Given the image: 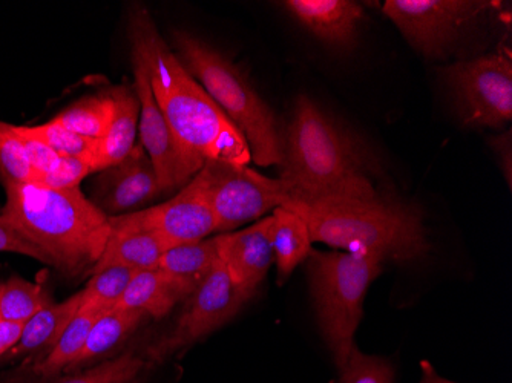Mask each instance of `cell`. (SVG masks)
Returning a JSON list of instances; mask_svg holds the SVG:
<instances>
[{
	"label": "cell",
	"mask_w": 512,
	"mask_h": 383,
	"mask_svg": "<svg viewBox=\"0 0 512 383\" xmlns=\"http://www.w3.org/2000/svg\"><path fill=\"white\" fill-rule=\"evenodd\" d=\"M129 39L145 60L155 100L178 146L197 172L207 160L247 166L252 155L246 138L181 65L143 8L129 17Z\"/></svg>",
	"instance_id": "cell-1"
},
{
	"label": "cell",
	"mask_w": 512,
	"mask_h": 383,
	"mask_svg": "<svg viewBox=\"0 0 512 383\" xmlns=\"http://www.w3.org/2000/svg\"><path fill=\"white\" fill-rule=\"evenodd\" d=\"M373 166L367 149L352 132L306 95L299 97L284 135L279 175L290 206L332 198L378 197Z\"/></svg>",
	"instance_id": "cell-2"
},
{
	"label": "cell",
	"mask_w": 512,
	"mask_h": 383,
	"mask_svg": "<svg viewBox=\"0 0 512 383\" xmlns=\"http://www.w3.org/2000/svg\"><path fill=\"white\" fill-rule=\"evenodd\" d=\"M5 190L0 223L42 250L50 266L66 278L91 275L111 235L105 212L80 189L22 183L7 184Z\"/></svg>",
	"instance_id": "cell-3"
},
{
	"label": "cell",
	"mask_w": 512,
	"mask_h": 383,
	"mask_svg": "<svg viewBox=\"0 0 512 383\" xmlns=\"http://www.w3.org/2000/svg\"><path fill=\"white\" fill-rule=\"evenodd\" d=\"M289 209L304 218L312 241L333 249L396 262L416 261L430 252L421 210L393 198H332Z\"/></svg>",
	"instance_id": "cell-4"
},
{
	"label": "cell",
	"mask_w": 512,
	"mask_h": 383,
	"mask_svg": "<svg viewBox=\"0 0 512 383\" xmlns=\"http://www.w3.org/2000/svg\"><path fill=\"white\" fill-rule=\"evenodd\" d=\"M174 45L181 65L246 138L252 160L258 166H281L284 135L272 109L240 69L214 46L186 31H175Z\"/></svg>",
	"instance_id": "cell-5"
},
{
	"label": "cell",
	"mask_w": 512,
	"mask_h": 383,
	"mask_svg": "<svg viewBox=\"0 0 512 383\" xmlns=\"http://www.w3.org/2000/svg\"><path fill=\"white\" fill-rule=\"evenodd\" d=\"M307 262L322 338L341 368L355 347L368 287L381 275L385 261L365 253L312 250Z\"/></svg>",
	"instance_id": "cell-6"
},
{
	"label": "cell",
	"mask_w": 512,
	"mask_h": 383,
	"mask_svg": "<svg viewBox=\"0 0 512 383\" xmlns=\"http://www.w3.org/2000/svg\"><path fill=\"white\" fill-rule=\"evenodd\" d=\"M195 180L217 218L218 230H230L258 220L290 198L279 178L264 177L250 167L207 160Z\"/></svg>",
	"instance_id": "cell-7"
},
{
	"label": "cell",
	"mask_w": 512,
	"mask_h": 383,
	"mask_svg": "<svg viewBox=\"0 0 512 383\" xmlns=\"http://www.w3.org/2000/svg\"><path fill=\"white\" fill-rule=\"evenodd\" d=\"M247 301L249 298L230 279L226 267L218 259L211 273L184 301L183 311L175 321L174 328L149 345L146 365L161 364L214 333L237 316Z\"/></svg>",
	"instance_id": "cell-8"
},
{
	"label": "cell",
	"mask_w": 512,
	"mask_h": 383,
	"mask_svg": "<svg viewBox=\"0 0 512 383\" xmlns=\"http://www.w3.org/2000/svg\"><path fill=\"white\" fill-rule=\"evenodd\" d=\"M442 77L456 97L463 123L497 128L512 118V62L509 51L454 63Z\"/></svg>",
	"instance_id": "cell-9"
},
{
	"label": "cell",
	"mask_w": 512,
	"mask_h": 383,
	"mask_svg": "<svg viewBox=\"0 0 512 383\" xmlns=\"http://www.w3.org/2000/svg\"><path fill=\"white\" fill-rule=\"evenodd\" d=\"M490 7V2L471 0H387L382 11L414 50L427 57H442Z\"/></svg>",
	"instance_id": "cell-10"
},
{
	"label": "cell",
	"mask_w": 512,
	"mask_h": 383,
	"mask_svg": "<svg viewBox=\"0 0 512 383\" xmlns=\"http://www.w3.org/2000/svg\"><path fill=\"white\" fill-rule=\"evenodd\" d=\"M109 224L114 235L155 232L165 236L174 246L197 243L218 230L217 218L195 178L181 187L172 200L109 217Z\"/></svg>",
	"instance_id": "cell-11"
},
{
	"label": "cell",
	"mask_w": 512,
	"mask_h": 383,
	"mask_svg": "<svg viewBox=\"0 0 512 383\" xmlns=\"http://www.w3.org/2000/svg\"><path fill=\"white\" fill-rule=\"evenodd\" d=\"M132 62L134 89L140 102V145L154 164L161 194H171L172 190L184 187V183H188L189 178H194L198 172L178 146L165 115L155 100L142 54L132 50Z\"/></svg>",
	"instance_id": "cell-12"
},
{
	"label": "cell",
	"mask_w": 512,
	"mask_h": 383,
	"mask_svg": "<svg viewBox=\"0 0 512 383\" xmlns=\"http://www.w3.org/2000/svg\"><path fill=\"white\" fill-rule=\"evenodd\" d=\"M158 195L161 189L154 164L143 146L135 145L120 163L99 172L89 200L108 217H117L154 201Z\"/></svg>",
	"instance_id": "cell-13"
},
{
	"label": "cell",
	"mask_w": 512,
	"mask_h": 383,
	"mask_svg": "<svg viewBox=\"0 0 512 383\" xmlns=\"http://www.w3.org/2000/svg\"><path fill=\"white\" fill-rule=\"evenodd\" d=\"M218 256L238 289L252 298L275 262L270 215L253 226L217 236Z\"/></svg>",
	"instance_id": "cell-14"
},
{
	"label": "cell",
	"mask_w": 512,
	"mask_h": 383,
	"mask_svg": "<svg viewBox=\"0 0 512 383\" xmlns=\"http://www.w3.org/2000/svg\"><path fill=\"white\" fill-rule=\"evenodd\" d=\"M284 8L319 40L339 48L355 43L364 10L352 0H287Z\"/></svg>",
	"instance_id": "cell-15"
},
{
	"label": "cell",
	"mask_w": 512,
	"mask_h": 383,
	"mask_svg": "<svg viewBox=\"0 0 512 383\" xmlns=\"http://www.w3.org/2000/svg\"><path fill=\"white\" fill-rule=\"evenodd\" d=\"M108 92L114 102V115L105 137L97 145V152L92 160L94 174L128 157L137 140L140 102L134 86H112Z\"/></svg>",
	"instance_id": "cell-16"
},
{
	"label": "cell",
	"mask_w": 512,
	"mask_h": 383,
	"mask_svg": "<svg viewBox=\"0 0 512 383\" xmlns=\"http://www.w3.org/2000/svg\"><path fill=\"white\" fill-rule=\"evenodd\" d=\"M82 302L83 290H79L76 295L69 296L65 301L59 304L53 302L36 313L23 325L22 336L16 347L7 354L8 359L23 356L37 357V361L43 359L62 338L63 331L77 315Z\"/></svg>",
	"instance_id": "cell-17"
},
{
	"label": "cell",
	"mask_w": 512,
	"mask_h": 383,
	"mask_svg": "<svg viewBox=\"0 0 512 383\" xmlns=\"http://www.w3.org/2000/svg\"><path fill=\"white\" fill-rule=\"evenodd\" d=\"M191 295L177 279L158 269L143 270L129 282L114 308L134 310L146 318L161 319L171 313L172 308L186 301Z\"/></svg>",
	"instance_id": "cell-18"
},
{
	"label": "cell",
	"mask_w": 512,
	"mask_h": 383,
	"mask_svg": "<svg viewBox=\"0 0 512 383\" xmlns=\"http://www.w3.org/2000/svg\"><path fill=\"white\" fill-rule=\"evenodd\" d=\"M172 247H175L174 244L160 233H111L91 275L108 267H128L138 272L157 269L160 259Z\"/></svg>",
	"instance_id": "cell-19"
},
{
	"label": "cell",
	"mask_w": 512,
	"mask_h": 383,
	"mask_svg": "<svg viewBox=\"0 0 512 383\" xmlns=\"http://www.w3.org/2000/svg\"><path fill=\"white\" fill-rule=\"evenodd\" d=\"M270 238L278 270V284L281 285L301 262L309 258L313 250L312 236L299 213L276 207L270 215Z\"/></svg>",
	"instance_id": "cell-20"
},
{
	"label": "cell",
	"mask_w": 512,
	"mask_h": 383,
	"mask_svg": "<svg viewBox=\"0 0 512 383\" xmlns=\"http://www.w3.org/2000/svg\"><path fill=\"white\" fill-rule=\"evenodd\" d=\"M108 311L105 308L86 305L82 302V307L77 311L73 321L69 322L68 327L63 331L62 338L54 345L53 350L40 361L34 362L33 374L51 379L57 374L66 373L82 351L92 325L96 324Z\"/></svg>",
	"instance_id": "cell-21"
},
{
	"label": "cell",
	"mask_w": 512,
	"mask_h": 383,
	"mask_svg": "<svg viewBox=\"0 0 512 383\" xmlns=\"http://www.w3.org/2000/svg\"><path fill=\"white\" fill-rule=\"evenodd\" d=\"M218 259L220 256H218V241L215 236L211 239H201L197 243L172 247L160 259L157 269L177 279L192 293L211 273Z\"/></svg>",
	"instance_id": "cell-22"
},
{
	"label": "cell",
	"mask_w": 512,
	"mask_h": 383,
	"mask_svg": "<svg viewBox=\"0 0 512 383\" xmlns=\"http://www.w3.org/2000/svg\"><path fill=\"white\" fill-rule=\"evenodd\" d=\"M145 319L146 316L138 311L123 310V308L109 310L96 324L92 325L88 339H86L79 356L76 357V361L69 367L68 373L111 353L114 348L123 344L129 334Z\"/></svg>",
	"instance_id": "cell-23"
},
{
	"label": "cell",
	"mask_w": 512,
	"mask_h": 383,
	"mask_svg": "<svg viewBox=\"0 0 512 383\" xmlns=\"http://www.w3.org/2000/svg\"><path fill=\"white\" fill-rule=\"evenodd\" d=\"M114 115V102L108 91L89 94L66 106L51 122L92 140H102Z\"/></svg>",
	"instance_id": "cell-24"
},
{
	"label": "cell",
	"mask_w": 512,
	"mask_h": 383,
	"mask_svg": "<svg viewBox=\"0 0 512 383\" xmlns=\"http://www.w3.org/2000/svg\"><path fill=\"white\" fill-rule=\"evenodd\" d=\"M53 302V296L43 285L13 275L2 282L0 319L25 324Z\"/></svg>",
	"instance_id": "cell-25"
},
{
	"label": "cell",
	"mask_w": 512,
	"mask_h": 383,
	"mask_svg": "<svg viewBox=\"0 0 512 383\" xmlns=\"http://www.w3.org/2000/svg\"><path fill=\"white\" fill-rule=\"evenodd\" d=\"M0 181L7 184L39 183L13 125L0 122Z\"/></svg>",
	"instance_id": "cell-26"
},
{
	"label": "cell",
	"mask_w": 512,
	"mask_h": 383,
	"mask_svg": "<svg viewBox=\"0 0 512 383\" xmlns=\"http://www.w3.org/2000/svg\"><path fill=\"white\" fill-rule=\"evenodd\" d=\"M145 367V359L129 351L82 373L68 374L48 383H134Z\"/></svg>",
	"instance_id": "cell-27"
},
{
	"label": "cell",
	"mask_w": 512,
	"mask_h": 383,
	"mask_svg": "<svg viewBox=\"0 0 512 383\" xmlns=\"http://www.w3.org/2000/svg\"><path fill=\"white\" fill-rule=\"evenodd\" d=\"M137 273L138 270L128 267H108L92 273L85 289H82L83 304L112 310Z\"/></svg>",
	"instance_id": "cell-28"
},
{
	"label": "cell",
	"mask_w": 512,
	"mask_h": 383,
	"mask_svg": "<svg viewBox=\"0 0 512 383\" xmlns=\"http://www.w3.org/2000/svg\"><path fill=\"white\" fill-rule=\"evenodd\" d=\"M27 131L34 138L42 141L43 145L53 149L59 157H80L94 160L97 145H99V140L83 137V135L68 131L54 122L39 126H27Z\"/></svg>",
	"instance_id": "cell-29"
},
{
	"label": "cell",
	"mask_w": 512,
	"mask_h": 383,
	"mask_svg": "<svg viewBox=\"0 0 512 383\" xmlns=\"http://www.w3.org/2000/svg\"><path fill=\"white\" fill-rule=\"evenodd\" d=\"M339 371H341V383L394 382V368L388 359L362 353L356 345Z\"/></svg>",
	"instance_id": "cell-30"
},
{
	"label": "cell",
	"mask_w": 512,
	"mask_h": 383,
	"mask_svg": "<svg viewBox=\"0 0 512 383\" xmlns=\"http://www.w3.org/2000/svg\"><path fill=\"white\" fill-rule=\"evenodd\" d=\"M91 174H94L91 158L59 157L40 183L54 189H79L80 183Z\"/></svg>",
	"instance_id": "cell-31"
},
{
	"label": "cell",
	"mask_w": 512,
	"mask_h": 383,
	"mask_svg": "<svg viewBox=\"0 0 512 383\" xmlns=\"http://www.w3.org/2000/svg\"><path fill=\"white\" fill-rule=\"evenodd\" d=\"M13 129L14 132L19 135L23 149H25V154H27L31 166H33L34 171L37 172L40 181H42L43 175L48 174V172L51 171V167L59 160V155H57L53 149L43 145L42 141L34 138L33 135L27 131V126L13 125Z\"/></svg>",
	"instance_id": "cell-32"
},
{
	"label": "cell",
	"mask_w": 512,
	"mask_h": 383,
	"mask_svg": "<svg viewBox=\"0 0 512 383\" xmlns=\"http://www.w3.org/2000/svg\"><path fill=\"white\" fill-rule=\"evenodd\" d=\"M0 252L19 253L50 266V261L42 250L37 249L25 236L4 223H0Z\"/></svg>",
	"instance_id": "cell-33"
},
{
	"label": "cell",
	"mask_w": 512,
	"mask_h": 383,
	"mask_svg": "<svg viewBox=\"0 0 512 383\" xmlns=\"http://www.w3.org/2000/svg\"><path fill=\"white\" fill-rule=\"evenodd\" d=\"M23 325L0 319V357L7 356L22 336Z\"/></svg>",
	"instance_id": "cell-34"
},
{
	"label": "cell",
	"mask_w": 512,
	"mask_h": 383,
	"mask_svg": "<svg viewBox=\"0 0 512 383\" xmlns=\"http://www.w3.org/2000/svg\"><path fill=\"white\" fill-rule=\"evenodd\" d=\"M422 368H424V377H422L421 383H453L437 376L436 371H434V368L431 367L428 362H424V364H422Z\"/></svg>",
	"instance_id": "cell-35"
},
{
	"label": "cell",
	"mask_w": 512,
	"mask_h": 383,
	"mask_svg": "<svg viewBox=\"0 0 512 383\" xmlns=\"http://www.w3.org/2000/svg\"><path fill=\"white\" fill-rule=\"evenodd\" d=\"M0 290H2V282H0Z\"/></svg>",
	"instance_id": "cell-36"
}]
</instances>
